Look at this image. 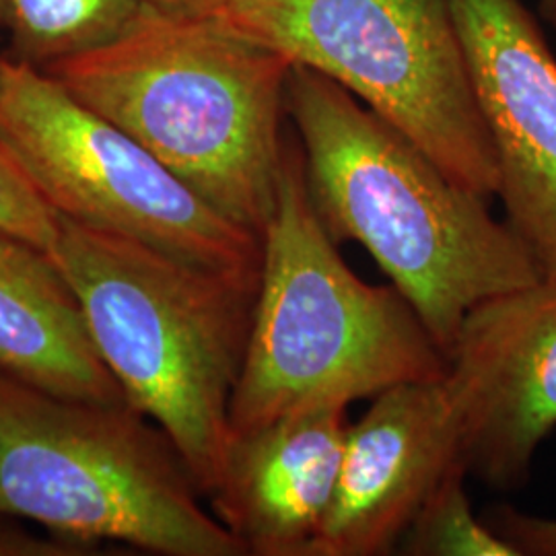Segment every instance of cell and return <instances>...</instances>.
Wrapping results in <instances>:
<instances>
[{
	"mask_svg": "<svg viewBox=\"0 0 556 556\" xmlns=\"http://www.w3.org/2000/svg\"><path fill=\"white\" fill-rule=\"evenodd\" d=\"M538 13L556 31V0H538Z\"/></svg>",
	"mask_w": 556,
	"mask_h": 556,
	"instance_id": "cell-19",
	"label": "cell"
},
{
	"mask_svg": "<svg viewBox=\"0 0 556 556\" xmlns=\"http://www.w3.org/2000/svg\"><path fill=\"white\" fill-rule=\"evenodd\" d=\"M346 408L307 406L231 435L208 501L245 555H312L337 491Z\"/></svg>",
	"mask_w": 556,
	"mask_h": 556,
	"instance_id": "cell-11",
	"label": "cell"
},
{
	"mask_svg": "<svg viewBox=\"0 0 556 556\" xmlns=\"http://www.w3.org/2000/svg\"><path fill=\"white\" fill-rule=\"evenodd\" d=\"M466 468L441 478L413 517L396 553L408 556H517L516 551L475 514L466 491Z\"/></svg>",
	"mask_w": 556,
	"mask_h": 556,
	"instance_id": "cell-14",
	"label": "cell"
},
{
	"mask_svg": "<svg viewBox=\"0 0 556 556\" xmlns=\"http://www.w3.org/2000/svg\"><path fill=\"white\" fill-rule=\"evenodd\" d=\"M0 139L60 219L208 270L260 277L262 239L225 219L40 66L0 54Z\"/></svg>",
	"mask_w": 556,
	"mask_h": 556,
	"instance_id": "cell-7",
	"label": "cell"
},
{
	"mask_svg": "<svg viewBox=\"0 0 556 556\" xmlns=\"http://www.w3.org/2000/svg\"><path fill=\"white\" fill-rule=\"evenodd\" d=\"M219 17L338 83L462 186L497 197L495 149L452 0H231Z\"/></svg>",
	"mask_w": 556,
	"mask_h": 556,
	"instance_id": "cell-6",
	"label": "cell"
},
{
	"mask_svg": "<svg viewBox=\"0 0 556 556\" xmlns=\"http://www.w3.org/2000/svg\"><path fill=\"white\" fill-rule=\"evenodd\" d=\"M151 9L178 20L217 17L231 0H144Z\"/></svg>",
	"mask_w": 556,
	"mask_h": 556,
	"instance_id": "cell-18",
	"label": "cell"
},
{
	"mask_svg": "<svg viewBox=\"0 0 556 556\" xmlns=\"http://www.w3.org/2000/svg\"><path fill=\"white\" fill-rule=\"evenodd\" d=\"M445 383L468 477L495 491L523 489L556 429V280L540 278L470 309Z\"/></svg>",
	"mask_w": 556,
	"mask_h": 556,
	"instance_id": "cell-8",
	"label": "cell"
},
{
	"mask_svg": "<svg viewBox=\"0 0 556 556\" xmlns=\"http://www.w3.org/2000/svg\"><path fill=\"white\" fill-rule=\"evenodd\" d=\"M482 519L517 556H556V519L532 516L511 505H493Z\"/></svg>",
	"mask_w": 556,
	"mask_h": 556,
	"instance_id": "cell-16",
	"label": "cell"
},
{
	"mask_svg": "<svg viewBox=\"0 0 556 556\" xmlns=\"http://www.w3.org/2000/svg\"><path fill=\"white\" fill-rule=\"evenodd\" d=\"M291 68L219 15L178 20L147 4L118 38L43 71L262 239L277 206Z\"/></svg>",
	"mask_w": 556,
	"mask_h": 556,
	"instance_id": "cell-2",
	"label": "cell"
},
{
	"mask_svg": "<svg viewBox=\"0 0 556 556\" xmlns=\"http://www.w3.org/2000/svg\"><path fill=\"white\" fill-rule=\"evenodd\" d=\"M60 219L0 139V231L52 252Z\"/></svg>",
	"mask_w": 556,
	"mask_h": 556,
	"instance_id": "cell-15",
	"label": "cell"
},
{
	"mask_svg": "<svg viewBox=\"0 0 556 556\" xmlns=\"http://www.w3.org/2000/svg\"><path fill=\"white\" fill-rule=\"evenodd\" d=\"M505 223L556 280V56L523 0H452Z\"/></svg>",
	"mask_w": 556,
	"mask_h": 556,
	"instance_id": "cell-9",
	"label": "cell"
},
{
	"mask_svg": "<svg viewBox=\"0 0 556 556\" xmlns=\"http://www.w3.org/2000/svg\"><path fill=\"white\" fill-rule=\"evenodd\" d=\"M68 546L80 548L79 544L64 538L43 540L27 532H17L15 528L0 526V555H68Z\"/></svg>",
	"mask_w": 556,
	"mask_h": 556,
	"instance_id": "cell-17",
	"label": "cell"
},
{
	"mask_svg": "<svg viewBox=\"0 0 556 556\" xmlns=\"http://www.w3.org/2000/svg\"><path fill=\"white\" fill-rule=\"evenodd\" d=\"M50 256L126 402L174 441L208 497L231 439L260 277L208 270L66 219Z\"/></svg>",
	"mask_w": 556,
	"mask_h": 556,
	"instance_id": "cell-3",
	"label": "cell"
},
{
	"mask_svg": "<svg viewBox=\"0 0 556 556\" xmlns=\"http://www.w3.org/2000/svg\"><path fill=\"white\" fill-rule=\"evenodd\" d=\"M457 464L459 429L445 376L381 392L349 425L332 507L309 556L396 553L425 498Z\"/></svg>",
	"mask_w": 556,
	"mask_h": 556,
	"instance_id": "cell-10",
	"label": "cell"
},
{
	"mask_svg": "<svg viewBox=\"0 0 556 556\" xmlns=\"http://www.w3.org/2000/svg\"><path fill=\"white\" fill-rule=\"evenodd\" d=\"M144 0H0V27L15 59L46 68L118 38Z\"/></svg>",
	"mask_w": 556,
	"mask_h": 556,
	"instance_id": "cell-13",
	"label": "cell"
},
{
	"mask_svg": "<svg viewBox=\"0 0 556 556\" xmlns=\"http://www.w3.org/2000/svg\"><path fill=\"white\" fill-rule=\"evenodd\" d=\"M178 447L130 404L60 396L0 371V517L75 544L248 556Z\"/></svg>",
	"mask_w": 556,
	"mask_h": 556,
	"instance_id": "cell-5",
	"label": "cell"
},
{
	"mask_svg": "<svg viewBox=\"0 0 556 556\" xmlns=\"http://www.w3.org/2000/svg\"><path fill=\"white\" fill-rule=\"evenodd\" d=\"M0 371L60 396L128 404L98 357L59 264L0 231Z\"/></svg>",
	"mask_w": 556,
	"mask_h": 556,
	"instance_id": "cell-12",
	"label": "cell"
},
{
	"mask_svg": "<svg viewBox=\"0 0 556 556\" xmlns=\"http://www.w3.org/2000/svg\"><path fill=\"white\" fill-rule=\"evenodd\" d=\"M287 118L321 225L374 256L445 357L478 303L542 278L486 197L334 80L293 64Z\"/></svg>",
	"mask_w": 556,
	"mask_h": 556,
	"instance_id": "cell-1",
	"label": "cell"
},
{
	"mask_svg": "<svg viewBox=\"0 0 556 556\" xmlns=\"http://www.w3.org/2000/svg\"><path fill=\"white\" fill-rule=\"evenodd\" d=\"M445 374L447 357L417 309L394 285L361 280L338 254L309 199L298 137H287L231 435Z\"/></svg>",
	"mask_w": 556,
	"mask_h": 556,
	"instance_id": "cell-4",
	"label": "cell"
}]
</instances>
